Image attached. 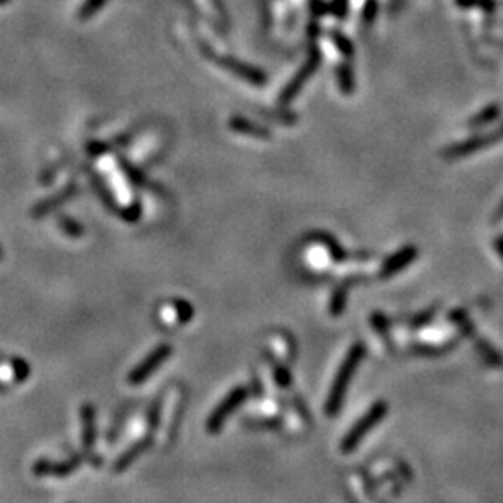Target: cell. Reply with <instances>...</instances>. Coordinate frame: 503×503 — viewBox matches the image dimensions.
I'll return each mask as SVG.
<instances>
[{
  "mask_svg": "<svg viewBox=\"0 0 503 503\" xmlns=\"http://www.w3.org/2000/svg\"><path fill=\"white\" fill-rule=\"evenodd\" d=\"M364 354V348L354 347L353 353L348 354V358L345 360V364L341 365V369L337 373L336 384H334L332 392H330V397H328L327 403V416H336L337 410H339V404H341L343 393H345V388L348 386V381L354 373V367H356V362L358 358Z\"/></svg>",
  "mask_w": 503,
  "mask_h": 503,
  "instance_id": "6da1fadb",
  "label": "cell"
},
{
  "mask_svg": "<svg viewBox=\"0 0 503 503\" xmlns=\"http://www.w3.org/2000/svg\"><path fill=\"white\" fill-rule=\"evenodd\" d=\"M248 395V390L246 388H237L232 395H227L218 409L215 410V414L211 416L209 421H207V431L209 432H218V429L222 427V423L226 421V418L233 412V409H237L239 404L243 403L244 399Z\"/></svg>",
  "mask_w": 503,
  "mask_h": 503,
  "instance_id": "7a4b0ae2",
  "label": "cell"
},
{
  "mask_svg": "<svg viewBox=\"0 0 503 503\" xmlns=\"http://www.w3.org/2000/svg\"><path fill=\"white\" fill-rule=\"evenodd\" d=\"M170 354H171L170 345H161V347L157 348V350H153V353H151L150 356H148V358H146L144 362H142V364H140L131 375H129V382H131V384H142V382H144L146 378H148V376H150L151 373H153V371H155L157 367H159V365L170 356Z\"/></svg>",
  "mask_w": 503,
  "mask_h": 503,
  "instance_id": "3957f363",
  "label": "cell"
},
{
  "mask_svg": "<svg viewBox=\"0 0 503 503\" xmlns=\"http://www.w3.org/2000/svg\"><path fill=\"white\" fill-rule=\"evenodd\" d=\"M319 60H321V55H319V50H313V55L310 56V60H308V64H306L302 69H300V73L297 75V77L293 78V83L289 84L288 88L283 90V94H282V103H289V101L293 99L295 95L299 94V90L300 86L306 83V78L311 77L313 75V71L317 69V66H319Z\"/></svg>",
  "mask_w": 503,
  "mask_h": 503,
  "instance_id": "277c9868",
  "label": "cell"
},
{
  "mask_svg": "<svg viewBox=\"0 0 503 503\" xmlns=\"http://www.w3.org/2000/svg\"><path fill=\"white\" fill-rule=\"evenodd\" d=\"M216 62L224 66V69H229L232 73H235L237 77H244L246 80H250L252 84H263L265 83V75L254 67L244 66L243 62L235 60V58H229V56H224V58H216Z\"/></svg>",
  "mask_w": 503,
  "mask_h": 503,
  "instance_id": "5b68a950",
  "label": "cell"
},
{
  "mask_svg": "<svg viewBox=\"0 0 503 503\" xmlns=\"http://www.w3.org/2000/svg\"><path fill=\"white\" fill-rule=\"evenodd\" d=\"M382 414V406H376V409H373V412H369L367 414V418H365L364 421H360L358 425L354 427L353 431H350V434H348L347 438H345V442H343V451H348V449H353L356 444L360 442V438L364 437L365 432L369 431V427L375 423V420H378Z\"/></svg>",
  "mask_w": 503,
  "mask_h": 503,
  "instance_id": "8992f818",
  "label": "cell"
},
{
  "mask_svg": "<svg viewBox=\"0 0 503 503\" xmlns=\"http://www.w3.org/2000/svg\"><path fill=\"white\" fill-rule=\"evenodd\" d=\"M148 446H150V438H146L144 442L134 444L133 448L129 449L127 453L123 455L122 459H120V460H118V462H116V472H122L123 468H127V466L131 465V462H133V460L136 459V457H139V455L142 453V451H144V449L148 448Z\"/></svg>",
  "mask_w": 503,
  "mask_h": 503,
  "instance_id": "52a82bcc",
  "label": "cell"
},
{
  "mask_svg": "<svg viewBox=\"0 0 503 503\" xmlns=\"http://www.w3.org/2000/svg\"><path fill=\"white\" fill-rule=\"evenodd\" d=\"M84 446L86 449L92 448V442H94V434H95V427H94V412L90 406L84 409Z\"/></svg>",
  "mask_w": 503,
  "mask_h": 503,
  "instance_id": "ba28073f",
  "label": "cell"
},
{
  "mask_svg": "<svg viewBox=\"0 0 503 503\" xmlns=\"http://www.w3.org/2000/svg\"><path fill=\"white\" fill-rule=\"evenodd\" d=\"M232 127L235 129V131H239V133H248L254 134V136H267L265 131H260V129H255L252 123H248L246 120H239V118L232 120Z\"/></svg>",
  "mask_w": 503,
  "mask_h": 503,
  "instance_id": "9c48e42d",
  "label": "cell"
},
{
  "mask_svg": "<svg viewBox=\"0 0 503 503\" xmlns=\"http://www.w3.org/2000/svg\"><path fill=\"white\" fill-rule=\"evenodd\" d=\"M106 0H86L83 6V10L78 11L77 17L80 19V21H84V19H88V17H92L94 13H97L99 11V8L103 4H105Z\"/></svg>",
  "mask_w": 503,
  "mask_h": 503,
  "instance_id": "30bf717a",
  "label": "cell"
},
{
  "mask_svg": "<svg viewBox=\"0 0 503 503\" xmlns=\"http://www.w3.org/2000/svg\"><path fill=\"white\" fill-rule=\"evenodd\" d=\"M4 2H8V0H0V4H4Z\"/></svg>",
  "mask_w": 503,
  "mask_h": 503,
  "instance_id": "8fae6325",
  "label": "cell"
}]
</instances>
